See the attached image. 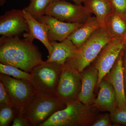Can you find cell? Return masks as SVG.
<instances>
[{"instance_id": "4dcf8cb0", "label": "cell", "mask_w": 126, "mask_h": 126, "mask_svg": "<svg viewBox=\"0 0 126 126\" xmlns=\"http://www.w3.org/2000/svg\"><path fill=\"white\" fill-rule=\"evenodd\" d=\"M5 1V0H0V6H2L4 4Z\"/></svg>"}, {"instance_id": "1f68e13d", "label": "cell", "mask_w": 126, "mask_h": 126, "mask_svg": "<svg viewBox=\"0 0 126 126\" xmlns=\"http://www.w3.org/2000/svg\"></svg>"}, {"instance_id": "44dd1931", "label": "cell", "mask_w": 126, "mask_h": 126, "mask_svg": "<svg viewBox=\"0 0 126 126\" xmlns=\"http://www.w3.org/2000/svg\"><path fill=\"white\" fill-rule=\"evenodd\" d=\"M18 114L14 106L8 104L0 103V126H8Z\"/></svg>"}, {"instance_id": "4316f807", "label": "cell", "mask_w": 126, "mask_h": 126, "mask_svg": "<svg viewBox=\"0 0 126 126\" xmlns=\"http://www.w3.org/2000/svg\"><path fill=\"white\" fill-rule=\"evenodd\" d=\"M13 122L12 126H30L29 123L23 115L17 114Z\"/></svg>"}, {"instance_id": "7402d4cb", "label": "cell", "mask_w": 126, "mask_h": 126, "mask_svg": "<svg viewBox=\"0 0 126 126\" xmlns=\"http://www.w3.org/2000/svg\"><path fill=\"white\" fill-rule=\"evenodd\" d=\"M0 73L1 74L11 76L15 78L29 81L31 74L19 68L0 63Z\"/></svg>"}, {"instance_id": "83f0119b", "label": "cell", "mask_w": 126, "mask_h": 126, "mask_svg": "<svg viewBox=\"0 0 126 126\" xmlns=\"http://www.w3.org/2000/svg\"><path fill=\"white\" fill-rule=\"evenodd\" d=\"M122 60L124 84L126 90V45L122 51Z\"/></svg>"}, {"instance_id": "d4e9b609", "label": "cell", "mask_w": 126, "mask_h": 126, "mask_svg": "<svg viewBox=\"0 0 126 126\" xmlns=\"http://www.w3.org/2000/svg\"><path fill=\"white\" fill-rule=\"evenodd\" d=\"M111 119L110 114H103L95 119L91 126H112Z\"/></svg>"}, {"instance_id": "f546056e", "label": "cell", "mask_w": 126, "mask_h": 126, "mask_svg": "<svg viewBox=\"0 0 126 126\" xmlns=\"http://www.w3.org/2000/svg\"><path fill=\"white\" fill-rule=\"evenodd\" d=\"M123 16H124V19H125V20H126V14H124V15H123ZM124 40H125V41H126V33H125V35H124Z\"/></svg>"}, {"instance_id": "4fadbf2b", "label": "cell", "mask_w": 126, "mask_h": 126, "mask_svg": "<svg viewBox=\"0 0 126 126\" xmlns=\"http://www.w3.org/2000/svg\"><path fill=\"white\" fill-rule=\"evenodd\" d=\"M98 86L99 92L93 105L99 111L112 113L118 108L114 89L111 84L104 79Z\"/></svg>"}, {"instance_id": "484cf974", "label": "cell", "mask_w": 126, "mask_h": 126, "mask_svg": "<svg viewBox=\"0 0 126 126\" xmlns=\"http://www.w3.org/2000/svg\"><path fill=\"white\" fill-rule=\"evenodd\" d=\"M0 103L11 104L12 103L9 94L4 87L3 84L0 81ZM13 106V105H12Z\"/></svg>"}, {"instance_id": "277c9868", "label": "cell", "mask_w": 126, "mask_h": 126, "mask_svg": "<svg viewBox=\"0 0 126 126\" xmlns=\"http://www.w3.org/2000/svg\"><path fill=\"white\" fill-rule=\"evenodd\" d=\"M63 65L43 61L32 69L30 81L36 94L55 95Z\"/></svg>"}, {"instance_id": "603a6c76", "label": "cell", "mask_w": 126, "mask_h": 126, "mask_svg": "<svg viewBox=\"0 0 126 126\" xmlns=\"http://www.w3.org/2000/svg\"><path fill=\"white\" fill-rule=\"evenodd\" d=\"M110 115L112 122L126 126V108H118Z\"/></svg>"}, {"instance_id": "cb8c5ba5", "label": "cell", "mask_w": 126, "mask_h": 126, "mask_svg": "<svg viewBox=\"0 0 126 126\" xmlns=\"http://www.w3.org/2000/svg\"><path fill=\"white\" fill-rule=\"evenodd\" d=\"M113 10L122 15L126 13V0H108Z\"/></svg>"}, {"instance_id": "e0dca14e", "label": "cell", "mask_w": 126, "mask_h": 126, "mask_svg": "<svg viewBox=\"0 0 126 126\" xmlns=\"http://www.w3.org/2000/svg\"><path fill=\"white\" fill-rule=\"evenodd\" d=\"M101 26L96 17L91 16L81 26L73 32L67 38L71 41L78 48L82 46Z\"/></svg>"}, {"instance_id": "7a4b0ae2", "label": "cell", "mask_w": 126, "mask_h": 126, "mask_svg": "<svg viewBox=\"0 0 126 126\" xmlns=\"http://www.w3.org/2000/svg\"><path fill=\"white\" fill-rule=\"evenodd\" d=\"M66 107L56 112L40 126H86L96 118L97 109L78 99L65 102Z\"/></svg>"}, {"instance_id": "30bf717a", "label": "cell", "mask_w": 126, "mask_h": 126, "mask_svg": "<svg viewBox=\"0 0 126 126\" xmlns=\"http://www.w3.org/2000/svg\"><path fill=\"white\" fill-rule=\"evenodd\" d=\"M29 30L23 9H13L5 12L0 17V34L2 36H19L28 33Z\"/></svg>"}, {"instance_id": "52a82bcc", "label": "cell", "mask_w": 126, "mask_h": 126, "mask_svg": "<svg viewBox=\"0 0 126 126\" xmlns=\"http://www.w3.org/2000/svg\"><path fill=\"white\" fill-rule=\"evenodd\" d=\"M45 15L63 22L78 24L85 23L92 16L91 13L84 6L74 4L64 0H53L46 10Z\"/></svg>"}, {"instance_id": "ba28073f", "label": "cell", "mask_w": 126, "mask_h": 126, "mask_svg": "<svg viewBox=\"0 0 126 126\" xmlns=\"http://www.w3.org/2000/svg\"><path fill=\"white\" fill-rule=\"evenodd\" d=\"M126 45L123 38H113L103 48L93 62L98 72L97 86L112 68Z\"/></svg>"}, {"instance_id": "2e32d148", "label": "cell", "mask_w": 126, "mask_h": 126, "mask_svg": "<svg viewBox=\"0 0 126 126\" xmlns=\"http://www.w3.org/2000/svg\"><path fill=\"white\" fill-rule=\"evenodd\" d=\"M50 43L53 47V50L46 61L47 62L64 65L66 60L74 54L78 49L68 38L60 43L56 41H50Z\"/></svg>"}, {"instance_id": "3957f363", "label": "cell", "mask_w": 126, "mask_h": 126, "mask_svg": "<svg viewBox=\"0 0 126 126\" xmlns=\"http://www.w3.org/2000/svg\"><path fill=\"white\" fill-rule=\"evenodd\" d=\"M112 39L106 27L101 26L77 49L65 64L81 73L94 61L104 47Z\"/></svg>"}, {"instance_id": "6da1fadb", "label": "cell", "mask_w": 126, "mask_h": 126, "mask_svg": "<svg viewBox=\"0 0 126 126\" xmlns=\"http://www.w3.org/2000/svg\"><path fill=\"white\" fill-rule=\"evenodd\" d=\"M28 39L19 36L0 39V63L30 73L43 62L38 48Z\"/></svg>"}, {"instance_id": "5b68a950", "label": "cell", "mask_w": 126, "mask_h": 126, "mask_svg": "<svg viewBox=\"0 0 126 126\" xmlns=\"http://www.w3.org/2000/svg\"><path fill=\"white\" fill-rule=\"evenodd\" d=\"M65 107V102L55 95L36 94L23 115L30 126H40Z\"/></svg>"}, {"instance_id": "ffe728a7", "label": "cell", "mask_w": 126, "mask_h": 126, "mask_svg": "<svg viewBox=\"0 0 126 126\" xmlns=\"http://www.w3.org/2000/svg\"><path fill=\"white\" fill-rule=\"evenodd\" d=\"M53 0H30L29 5L23 9L38 20L43 16Z\"/></svg>"}, {"instance_id": "8992f818", "label": "cell", "mask_w": 126, "mask_h": 126, "mask_svg": "<svg viewBox=\"0 0 126 126\" xmlns=\"http://www.w3.org/2000/svg\"><path fill=\"white\" fill-rule=\"evenodd\" d=\"M0 81L3 84L18 114L23 115L36 95L30 81L1 74Z\"/></svg>"}, {"instance_id": "9c48e42d", "label": "cell", "mask_w": 126, "mask_h": 126, "mask_svg": "<svg viewBox=\"0 0 126 126\" xmlns=\"http://www.w3.org/2000/svg\"><path fill=\"white\" fill-rule=\"evenodd\" d=\"M82 86L81 73L64 64L55 95L65 102L78 99Z\"/></svg>"}, {"instance_id": "f1b7e54d", "label": "cell", "mask_w": 126, "mask_h": 126, "mask_svg": "<svg viewBox=\"0 0 126 126\" xmlns=\"http://www.w3.org/2000/svg\"><path fill=\"white\" fill-rule=\"evenodd\" d=\"M73 1L75 4L78 5L82 4V3H84L86 0H71Z\"/></svg>"}, {"instance_id": "d6986e66", "label": "cell", "mask_w": 126, "mask_h": 126, "mask_svg": "<svg viewBox=\"0 0 126 126\" xmlns=\"http://www.w3.org/2000/svg\"><path fill=\"white\" fill-rule=\"evenodd\" d=\"M104 26L112 38H124L126 32V23L123 16L113 11L107 17Z\"/></svg>"}, {"instance_id": "8fae6325", "label": "cell", "mask_w": 126, "mask_h": 126, "mask_svg": "<svg viewBox=\"0 0 126 126\" xmlns=\"http://www.w3.org/2000/svg\"><path fill=\"white\" fill-rule=\"evenodd\" d=\"M38 20L48 27V38L49 41H63L83 24L63 22L47 15L41 16Z\"/></svg>"}, {"instance_id": "ac0fdd59", "label": "cell", "mask_w": 126, "mask_h": 126, "mask_svg": "<svg viewBox=\"0 0 126 126\" xmlns=\"http://www.w3.org/2000/svg\"><path fill=\"white\" fill-rule=\"evenodd\" d=\"M84 6L93 14L101 26H104L107 17L113 11L108 0H86Z\"/></svg>"}, {"instance_id": "9a60e30c", "label": "cell", "mask_w": 126, "mask_h": 126, "mask_svg": "<svg viewBox=\"0 0 126 126\" xmlns=\"http://www.w3.org/2000/svg\"><path fill=\"white\" fill-rule=\"evenodd\" d=\"M24 15L29 26V32L24 33L23 37L33 41L35 39L39 40L47 48L49 55L52 54L53 47L48 38V27L41 23L23 10Z\"/></svg>"}, {"instance_id": "5bb4252c", "label": "cell", "mask_w": 126, "mask_h": 126, "mask_svg": "<svg viewBox=\"0 0 126 126\" xmlns=\"http://www.w3.org/2000/svg\"><path fill=\"white\" fill-rule=\"evenodd\" d=\"M81 75L82 86L78 99L85 105H93L94 101V92L98 80V71L93 65L84 69Z\"/></svg>"}, {"instance_id": "7c38bea8", "label": "cell", "mask_w": 126, "mask_h": 126, "mask_svg": "<svg viewBox=\"0 0 126 126\" xmlns=\"http://www.w3.org/2000/svg\"><path fill=\"white\" fill-rule=\"evenodd\" d=\"M122 51L110 72L103 78L110 83L114 89L118 108H126V94L123 75Z\"/></svg>"}]
</instances>
